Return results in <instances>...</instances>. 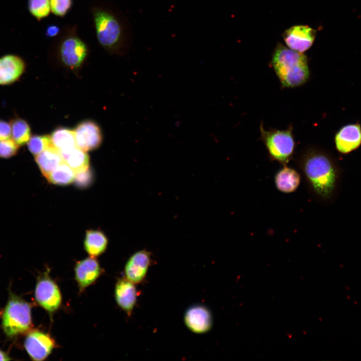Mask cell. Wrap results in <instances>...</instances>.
<instances>
[{
    "label": "cell",
    "mask_w": 361,
    "mask_h": 361,
    "mask_svg": "<svg viewBox=\"0 0 361 361\" xmlns=\"http://www.w3.org/2000/svg\"><path fill=\"white\" fill-rule=\"evenodd\" d=\"M297 165L312 196L321 202L331 201L339 181V170L333 158L323 150L309 147L299 155Z\"/></svg>",
    "instance_id": "6da1fadb"
},
{
    "label": "cell",
    "mask_w": 361,
    "mask_h": 361,
    "mask_svg": "<svg viewBox=\"0 0 361 361\" xmlns=\"http://www.w3.org/2000/svg\"><path fill=\"white\" fill-rule=\"evenodd\" d=\"M271 63L277 76L285 87L300 86L309 78L308 60L303 53L279 44L274 51Z\"/></svg>",
    "instance_id": "7a4b0ae2"
},
{
    "label": "cell",
    "mask_w": 361,
    "mask_h": 361,
    "mask_svg": "<svg viewBox=\"0 0 361 361\" xmlns=\"http://www.w3.org/2000/svg\"><path fill=\"white\" fill-rule=\"evenodd\" d=\"M292 125L285 130L264 129L263 124L260 127L261 139L268 151L270 157L283 165L291 159L295 147L292 133Z\"/></svg>",
    "instance_id": "3957f363"
},
{
    "label": "cell",
    "mask_w": 361,
    "mask_h": 361,
    "mask_svg": "<svg viewBox=\"0 0 361 361\" xmlns=\"http://www.w3.org/2000/svg\"><path fill=\"white\" fill-rule=\"evenodd\" d=\"M2 324L5 332L10 336L28 331L32 326L30 305L19 297H11L3 313Z\"/></svg>",
    "instance_id": "277c9868"
},
{
    "label": "cell",
    "mask_w": 361,
    "mask_h": 361,
    "mask_svg": "<svg viewBox=\"0 0 361 361\" xmlns=\"http://www.w3.org/2000/svg\"><path fill=\"white\" fill-rule=\"evenodd\" d=\"M93 16L99 43L106 48L116 46L121 37V28L118 21L110 13L101 10H96Z\"/></svg>",
    "instance_id": "5b68a950"
},
{
    "label": "cell",
    "mask_w": 361,
    "mask_h": 361,
    "mask_svg": "<svg viewBox=\"0 0 361 361\" xmlns=\"http://www.w3.org/2000/svg\"><path fill=\"white\" fill-rule=\"evenodd\" d=\"M35 296L38 303L49 312L58 309L62 302L61 294L58 285L47 275L38 280Z\"/></svg>",
    "instance_id": "8992f818"
},
{
    "label": "cell",
    "mask_w": 361,
    "mask_h": 361,
    "mask_svg": "<svg viewBox=\"0 0 361 361\" xmlns=\"http://www.w3.org/2000/svg\"><path fill=\"white\" fill-rule=\"evenodd\" d=\"M316 34V31L308 26L296 25L286 30L283 37L287 47L303 53L312 45Z\"/></svg>",
    "instance_id": "52a82bcc"
},
{
    "label": "cell",
    "mask_w": 361,
    "mask_h": 361,
    "mask_svg": "<svg viewBox=\"0 0 361 361\" xmlns=\"http://www.w3.org/2000/svg\"><path fill=\"white\" fill-rule=\"evenodd\" d=\"M24 345L32 359L43 360L47 357L55 347V342L49 334L34 330L27 335Z\"/></svg>",
    "instance_id": "ba28073f"
},
{
    "label": "cell",
    "mask_w": 361,
    "mask_h": 361,
    "mask_svg": "<svg viewBox=\"0 0 361 361\" xmlns=\"http://www.w3.org/2000/svg\"><path fill=\"white\" fill-rule=\"evenodd\" d=\"M87 52L85 43L76 37H70L65 39L60 47L62 61L66 66L73 68L80 66Z\"/></svg>",
    "instance_id": "9c48e42d"
},
{
    "label": "cell",
    "mask_w": 361,
    "mask_h": 361,
    "mask_svg": "<svg viewBox=\"0 0 361 361\" xmlns=\"http://www.w3.org/2000/svg\"><path fill=\"white\" fill-rule=\"evenodd\" d=\"M337 150L347 154L358 148L361 145V125L358 123H350L341 127L334 136Z\"/></svg>",
    "instance_id": "30bf717a"
},
{
    "label": "cell",
    "mask_w": 361,
    "mask_h": 361,
    "mask_svg": "<svg viewBox=\"0 0 361 361\" xmlns=\"http://www.w3.org/2000/svg\"><path fill=\"white\" fill-rule=\"evenodd\" d=\"M74 131L77 146L84 151L95 149L101 143V130L93 121H85L80 123Z\"/></svg>",
    "instance_id": "8fae6325"
},
{
    "label": "cell",
    "mask_w": 361,
    "mask_h": 361,
    "mask_svg": "<svg viewBox=\"0 0 361 361\" xmlns=\"http://www.w3.org/2000/svg\"><path fill=\"white\" fill-rule=\"evenodd\" d=\"M151 261V253L146 250L134 253L127 261L124 269L125 278L134 284L142 281Z\"/></svg>",
    "instance_id": "7c38bea8"
},
{
    "label": "cell",
    "mask_w": 361,
    "mask_h": 361,
    "mask_svg": "<svg viewBox=\"0 0 361 361\" xmlns=\"http://www.w3.org/2000/svg\"><path fill=\"white\" fill-rule=\"evenodd\" d=\"M184 320L189 329L197 333L208 331L212 325L210 311L202 305H195L189 308L185 313Z\"/></svg>",
    "instance_id": "4fadbf2b"
},
{
    "label": "cell",
    "mask_w": 361,
    "mask_h": 361,
    "mask_svg": "<svg viewBox=\"0 0 361 361\" xmlns=\"http://www.w3.org/2000/svg\"><path fill=\"white\" fill-rule=\"evenodd\" d=\"M74 270L75 279L80 290L94 283L101 274L99 264L93 257L79 261Z\"/></svg>",
    "instance_id": "5bb4252c"
},
{
    "label": "cell",
    "mask_w": 361,
    "mask_h": 361,
    "mask_svg": "<svg viewBox=\"0 0 361 361\" xmlns=\"http://www.w3.org/2000/svg\"><path fill=\"white\" fill-rule=\"evenodd\" d=\"M25 63L18 56L8 54L0 58V85L11 84L24 73Z\"/></svg>",
    "instance_id": "9a60e30c"
},
{
    "label": "cell",
    "mask_w": 361,
    "mask_h": 361,
    "mask_svg": "<svg viewBox=\"0 0 361 361\" xmlns=\"http://www.w3.org/2000/svg\"><path fill=\"white\" fill-rule=\"evenodd\" d=\"M115 296L119 307L130 315L137 299L134 284L126 278L120 279L115 286Z\"/></svg>",
    "instance_id": "2e32d148"
},
{
    "label": "cell",
    "mask_w": 361,
    "mask_h": 361,
    "mask_svg": "<svg viewBox=\"0 0 361 361\" xmlns=\"http://www.w3.org/2000/svg\"><path fill=\"white\" fill-rule=\"evenodd\" d=\"M300 182V175L295 169L286 165L279 169L274 176V183L280 192L288 194L295 192Z\"/></svg>",
    "instance_id": "e0dca14e"
},
{
    "label": "cell",
    "mask_w": 361,
    "mask_h": 361,
    "mask_svg": "<svg viewBox=\"0 0 361 361\" xmlns=\"http://www.w3.org/2000/svg\"><path fill=\"white\" fill-rule=\"evenodd\" d=\"M35 159L42 173L47 178L64 161L61 152L53 145L37 155Z\"/></svg>",
    "instance_id": "ac0fdd59"
},
{
    "label": "cell",
    "mask_w": 361,
    "mask_h": 361,
    "mask_svg": "<svg viewBox=\"0 0 361 361\" xmlns=\"http://www.w3.org/2000/svg\"><path fill=\"white\" fill-rule=\"evenodd\" d=\"M51 139L53 146L62 155L66 154L77 146L74 131L66 128H59L53 131Z\"/></svg>",
    "instance_id": "d6986e66"
},
{
    "label": "cell",
    "mask_w": 361,
    "mask_h": 361,
    "mask_svg": "<svg viewBox=\"0 0 361 361\" xmlns=\"http://www.w3.org/2000/svg\"><path fill=\"white\" fill-rule=\"evenodd\" d=\"M107 242V239L102 232L89 230L85 239V249L90 257H95L104 252Z\"/></svg>",
    "instance_id": "ffe728a7"
},
{
    "label": "cell",
    "mask_w": 361,
    "mask_h": 361,
    "mask_svg": "<svg viewBox=\"0 0 361 361\" xmlns=\"http://www.w3.org/2000/svg\"><path fill=\"white\" fill-rule=\"evenodd\" d=\"M65 161L77 173L88 170L89 158L83 149L76 146L66 154L62 155Z\"/></svg>",
    "instance_id": "44dd1931"
},
{
    "label": "cell",
    "mask_w": 361,
    "mask_h": 361,
    "mask_svg": "<svg viewBox=\"0 0 361 361\" xmlns=\"http://www.w3.org/2000/svg\"><path fill=\"white\" fill-rule=\"evenodd\" d=\"M75 171L64 161L57 166L48 176L47 179L53 184L66 185L75 180Z\"/></svg>",
    "instance_id": "7402d4cb"
},
{
    "label": "cell",
    "mask_w": 361,
    "mask_h": 361,
    "mask_svg": "<svg viewBox=\"0 0 361 361\" xmlns=\"http://www.w3.org/2000/svg\"><path fill=\"white\" fill-rule=\"evenodd\" d=\"M13 140L18 145L27 143L31 136V129L28 123L22 119H16L12 125Z\"/></svg>",
    "instance_id": "603a6c76"
},
{
    "label": "cell",
    "mask_w": 361,
    "mask_h": 361,
    "mask_svg": "<svg viewBox=\"0 0 361 361\" xmlns=\"http://www.w3.org/2000/svg\"><path fill=\"white\" fill-rule=\"evenodd\" d=\"M28 6L30 14L38 20L48 16L51 11L50 0H28Z\"/></svg>",
    "instance_id": "cb8c5ba5"
},
{
    "label": "cell",
    "mask_w": 361,
    "mask_h": 361,
    "mask_svg": "<svg viewBox=\"0 0 361 361\" xmlns=\"http://www.w3.org/2000/svg\"><path fill=\"white\" fill-rule=\"evenodd\" d=\"M52 145L51 137L47 135L34 136L30 138L28 143L30 151L36 155Z\"/></svg>",
    "instance_id": "d4e9b609"
},
{
    "label": "cell",
    "mask_w": 361,
    "mask_h": 361,
    "mask_svg": "<svg viewBox=\"0 0 361 361\" xmlns=\"http://www.w3.org/2000/svg\"><path fill=\"white\" fill-rule=\"evenodd\" d=\"M19 145L10 138L0 140V157L9 158L15 155Z\"/></svg>",
    "instance_id": "484cf974"
},
{
    "label": "cell",
    "mask_w": 361,
    "mask_h": 361,
    "mask_svg": "<svg viewBox=\"0 0 361 361\" xmlns=\"http://www.w3.org/2000/svg\"><path fill=\"white\" fill-rule=\"evenodd\" d=\"M51 10L55 15L65 16L72 6V0H50Z\"/></svg>",
    "instance_id": "4316f807"
},
{
    "label": "cell",
    "mask_w": 361,
    "mask_h": 361,
    "mask_svg": "<svg viewBox=\"0 0 361 361\" xmlns=\"http://www.w3.org/2000/svg\"><path fill=\"white\" fill-rule=\"evenodd\" d=\"M11 134V125L5 121L0 120V140L10 138Z\"/></svg>",
    "instance_id": "83f0119b"
},
{
    "label": "cell",
    "mask_w": 361,
    "mask_h": 361,
    "mask_svg": "<svg viewBox=\"0 0 361 361\" xmlns=\"http://www.w3.org/2000/svg\"><path fill=\"white\" fill-rule=\"evenodd\" d=\"M76 174L75 179L78 185L80 186L87 185L91 180V176L88 169Z\"/></svg>",
    "instance_id": "f1b7e54d"
},
{
    "label": "cell",
    "mask_w": 361,
    "mask_h": 361,
    "mask_svg": "<svg viewBox=\"0 0 361 361\" xmlns=\"http://www.w3.org/2000/svg\"><path fill=\"white\" fill-rule=\"evenodd\" d=\"M60 31L59 28L56 25H50L46 29V35L49 37H53L58 35Z\"/></svg>",
    "instance_id": "f546056e"
},
{
    "label": "cell",
    "mask_w": 361,
    "mask_h": 361,
    "mask_svg": "<svg viewBox=\"0 0 361 361\" xmlns=\"http://www.w3.org/2000/svg\"><path fill=\"white\" fill-rule=\"evenodd\" d=\"M11 359V358L7 354L0 350V360H9Z\"/></svg>",
    "instance_id": "4dcf8cb0"
}]
</instances>
